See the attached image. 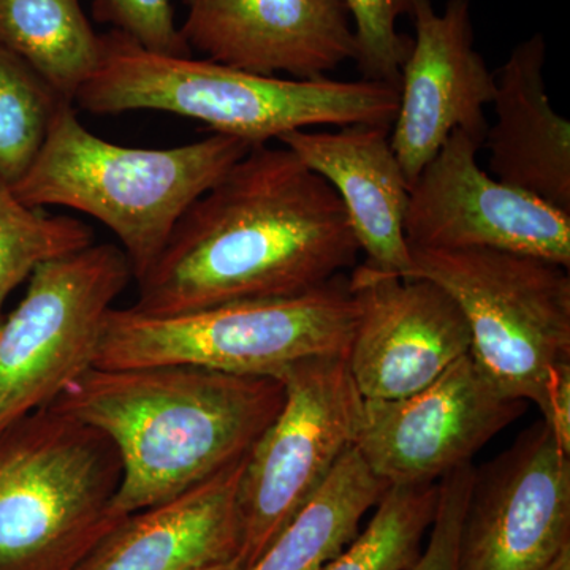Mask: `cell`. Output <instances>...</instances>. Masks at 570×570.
I'll list each match as a JSON object with an SVG mask.
<instances>
[{
  "label": "cell",
  "instance_id": "cell-1",
  "mask_svg": "<svg viewBox=\"0 0 570 570\" xmlns=\"http://www.w3.org/2000/svg\"><path fill=\"white\" fill-rule=\"evenodd\" d=\"M358 254L335 189L285 146H254L184 213L130 307L167 317L303 295Z\"/></svg>",
  "mask_w": 570,
  "mask_h": 570
},
{
  "label": "cell",
  "instance_id": "cell-2",
  "mask_svg": "<svg viewBox=\"0 0 570 570\" xmlns=\"http://www.w3.org/2000/svg\"><path fill=\"white\" fill-rule=\"evenodd\" d=\"M284 382L194 365L89 367L50 404L115 442L112 512L170 501L249 453L279 414Z\"/></svg>",
  "mask_w": 570,
  "mask_h": 570
},
{
  "label": "cell",
  "instance_id": "cell-3",
  "mask_svg": "<svg viewBox=\"0 0 570 570\" xmlns=\"http://www.w3.org/2000/svg\"><path fill=\"white\" fill-rule=\"evenodd\" d=\"M73 104L100 116L170 112L262 146L317 126H393L400 89L367 80L272 77L205 58L157 55L110 31L100 36L99 63Z\"/></svg>",
  "mask_w": 570,
  "mask_h": 570
},
{
  "label": "cell",
  "instance_id": "cell-4",
  "mask_svg": "<svg viewBox=\"0 0 570 570\" xmlns=\"http://www.w3.org/2000/svg\"><path fill=\"white\" fill-rule=\"evenodd\" d=\"M253 148L223 134L176 148L115 145L89 132L66 102L13 190L32 208L63 206L110 228L138 281L184 213Z\"/></svg>",
  "mask_w": 570,
  "mask_h": 570
},
{
  "label": "cell",
  "instance_id": "cell-5",
  "mask_svg": "<svg viewBox=\"0 0 570 570\" xmlns=\"http://www.w3.org/2000/svg\"><path fill=\"white\" fill-rule=\"evenodd\" d=\"M107 434L48 406L0 434V570H77L124 519Z\"/></svg>",
  "mask_w": 570,
  "mask_h": 570
},
{
  "label": "cell",
  "instance_id": "cell-6",
  "mask_svg": "<svg viewBox=\"0 0 570 570\" xmlns=\"http://www.w3.org/2000/svg\"><path fill=\"white\" fill-rule=\"evenodd\" d=\"M356 321L358 303L346 275L303 295L228 303L179 316L111 307L94 366L194 365L279 377L311 356L347 354Z\"/></svg>",
  "mask_w": 570,
  "mask_h": 570
},
{
  "label": "cell",
  "instance_id": "cell-7",
  "mask_svg": "<svg viewBox=\"0 0 570 570\" xmlns=\"http://www.w3.org/2000/svg\"><path fill=\"white\" fill-rule=\"evenodd\" d=\"M404 277L431 281L463 311L479 370L508 397L549 414L570 382L569 268L494 249H411Z\"/></svg>",
  "mask_w": 570,
  "mask_h": 570
},
{
  "label": "cell",
  "instance_id": "cell-8",
  "mask_svg": "<svg viewBox=\"0 0 570 570\" xmlns=\"http://www.w3.org/2000/svg\"><path fill=\"white\" fill-rule=\"evenodd\" d=\"M130 279L126 254L110 243L37 266L0 322V434L94 366L105 317Z\"/></svg>",
  "mask_w": 570,
  "mask_h": 570
},
{
  "label": "cell",
  "instance_id": "cell-9",
  "mask_svg": "<svg viewBox=\"0 0 570 570\" xmlns=\"http://www.w3.org/2000/svg\"><path fill=\"white\" fill-rule=\"evenodd\" d=\"M279 414L246 456L238 485L243 542L239 568L247 570L354 448L365 397L356 389L346 354L311 356L279 377Z\"/></svg>",
  "mask_w": 570,
  "mask_h": 570
},
{
  "label": "cell",
  "instance_id": "cell-10",
  "mask_svg": "<svg viewBox=\"0 0 570 570\" xmlns=\"http://www.w3.org/2000/svg\"><path fill=\"white\" fill-rule=\"evenodd\" d=\"M482 138L455 130L409 189L411 249H494L570 266V214L498 181L479 165Z\"/></svg>",
  "mask_w": 570,
  "mask_h": 570
},
{
  "label": "cell",
  "instance_id": "cell-11",
  "mask_svg": "<svg viewBox=\"0 0 570 570\" xmlns=\"http://www.w3.org/2000/svg\"><path fill=\"white\" fill-rule=\"evenodd\" d=\"M527 409V401L502 395L466 354L414 395L365 400L355 448L389 487L436 483L472 464Z\"/></svg>",
  "mask_w": 570,
  "mask_h": 570
},
{
  "label": "cell",
  "instance_id": "cell-12",
  "mask_svg": "<svg viewBox=\"0 0 570 570\" xmlns=\"http://www.w3.org/2000/svg\"><path fill=\"white\" fill-rule=\"evenodd\" d=\"M570 546V453L543 420L475 469L459 570H540Z\"/></svg>",
  "mask_w": 570,
  "mask_h": 570
},
{
  "label": "cell",
  "instance_id": "cell-13",
  "mask_svg": "<svg viewBox=\"0 0 570 570\" xmlns=\"http://www.w3.org/2000/svg\"><path fill=\"white\" fill-rule=\"evenodd\" d=\"M358 321L348 370L365 400H400L433 384L471 352L463 311L438 284L355 266Z\"/></svg>",
  "mask_w": 570,
  "mask_h": 570
},
{
  "label": "cell",
  "instance_id": "cell-14",
  "mask_svg": "<svg viewBox=\"0 0 570 570\" xmlns=\"http://www.w3.org/2000/svg\"><path fill=\"white\" fill-rule=\"evenodd\" d=\"M411 18L415 37L390 129L409 187L455 130L485 138V107L497 94V78L475 48L471 0H449L441 13L420 0Z\"/></svg>",
  "mask_w": 570,
  "mask_h": 570
},
{
  "label": "cell",
  "instance_id": "cell-15",
  "mask_svg": "<svg viewBox=\"0 0 570 570\" xmlns=\"http://www.w3.org/2000/svg\"><path fill=\"white\" fill-rule=\"evenodd\" d=\"M190 50L209 61L272 77L316 80L354 61L343 0H184Z\"/></svg>",
  "mask_w": 570,
  "mask_h": 570
},
{
  "label": "cell",
  "instance_id": "cell-16",
  "mask_svg": "<svg viewBox=\"0 0 570 570\" xmlns=\"http://www.w3.org/2000/svg\"><path fill=\"white\" fill-rule=\"evenodd\" d=\"M392 126L351 124L332 132L294 130L281 145L335 189L365 253V265L404 277L412 266L404 235L409 183L390 141Z\"/></svg>",
  "mask_w": 570,
  "mask_h": 570
},
{
  "label": "cell",
  "instance_id": "cell-17",
  "mask_svg": "<svg viewBox=\"0 0 570 570\" xmlns=\"http://www.w3.org/2000/svg\"><path fill=\"white\" fill-rule=\"evenodd\" d=\"M246 456L170 501L124 517L77 570H202L236 561Z\"/></svg>",
  "mask_w": 570,
  "mask_h": 570
},
{
  "label": "cell",
  "instance_id": "cell-18",
  "mask_svg": "<svg viewBox=\"0 0 570 570\" xmlns=\"http://www.w3.org/2000/svg\"><path fill=\"white\" fill-rule=\"evenodd\" d=\"M547 43L534 33L494 73V122L487 129L490 175L570 214V122L547 94Z\"/></svg>",
  "mask_w": 570,
  "mask_h": 570
},
{
  "label": "cell",
  "instance_id": "cell-19",
  "mask_svg": "<svg viewBox=\"0 0 570 570\" xmlns=\"http://www.w3.org/2000/svg\"><path fill=\"white\" fill-rule=\"evenodd\" d=\"M387 490L354 445L247 570L324 569L351 546L360 521Z\"/></svg>",
  "mask_w": 570,
  "mask_h": 570
},
{
  "label": "cell",
  "instance_id": "cell-20",
  "mask_svg": "<svg viewBox=\"0 0 570 570\" xmlns=\"http://www.w3.org/2000/svg\"><path fill=\"white\" fill-rule=\"evenodd\" d=\"M0 43L75 102L100 58L80 0H0Z\"/></svg>",
  "mask_w": 570,
  "mask_h": 570
},
{
  "label": "cell",
  "instance_id": "cell-21",
  "mask_svg": "<svg viewBox=\"0 0 570 570\" xmlns=\"http://www.w3.org/2000/svg\"><path fill=\"white\" fill-rule=\"evenodd\" d=\"M439 482L389 487L362 534L322 570H406L436 512Z\"/></svg>",
  "mask_w": 570,
  "mask_h": 570
},
{
  "label": "cell",
  "instance_id": "cell-22",
  "mask_svg": "<svg viewBox=\"0 0 570 570\" xmlns=\"http://www.w3.org/2000/svg\"><path fill=\"white\" fill-rule=\"evenodd\" d=\"M69 102L0 43V178L11 187L36 163L62 104ZM73 104V102H71Z\"/></svg>",
  "mask_w": 570,
  "mask_h": 570
},
{
  "label": "cell",
  "instance_id": "cell-23",
  "mask_svg": "<svg viewBox=\"0 0 570 570\" xmlns=\"http://www.w3.org/2000/svg\"><path fill=\"white\" fill-rule=\"evenodd\" d=\"M91 245L94 232L88 225L26 205L0 178V322L7 298L37 266Z\"/></svg>",
  "mask_w": 570,
  "mask_h": 570
},
{
  "label": "cell",
  "instance_id": "cell-24",
  "mask_svg": "<svg viewBox=\"0 0 570 570\" xmlns=\"http://www.w3.org/2000/svg\"><path fill=\"white\" fill-rule=\"evenodd\" d=\"M354 22V62L362 80L387 82L400 88L412 39L396 31L400 17H411L420 0H343Z\"/></svg>",
  "mask_w": 570,
  "mask_h": 570
},
{
  "label": "cell",
  "instance_id": "cell-25",
  "mask_svg": "<svg viewBox=\"0 0 570 570\" xmlns=\"http://www.w3.org/2000/svg\"><path fill=\"white\" fill-rule=\"evenodd\" d=\"M94 18L112 26L146 51L190 58L193 50L176 26L171 0H94Z\"/></svg>",
  "mask_w": 570,
  "mask_h": 570
},
{
  "label": "cell",
  "instance_id": "cell-26",
  "mask_svg": "<svg viewBox=\"0 0 570 570\" xmlns=\"http://www.w3.org/2000/svg\"><path fill=\"white\" fill-rule=\"evenodd\" d=\"M475 468L455 469L439 480L438 504L425 551L406 570H459L460 535Z\"/></svg>",
  "mask_w": 570,
  "mask_h": 570
},
{
  "label": "cell",
  "instance_id": "cell-27",
  "mask_svg": "<svg viewBox=\"0 0 570 570\" xmlns=\"http://www.w3.org/2000/svg\"><path fill=\"white\" fill-rule=\"evenodd\" d=\"M540 570H570V546L564 547L546 568Z\"/></svg>",
  "mask_w": 570,
  "mask_h": 570
},
{
  "label": "cell",
  "instance_id": "cell-28",
  "mask_svg": "<svg viewBox=\"0 0 570 570\" xmlns=\"http://www.w3.org/2000/svg\"><path fill=\"white\" fill-rule=\"evenodd\" d=\"M202 570H243V569L239 568L238 562L230 561V562H225V564L212 566V568H206V569H202Z\"/></svg>",
  "mask_w": 570,
  "mask_h": 570
}]
</instances>
